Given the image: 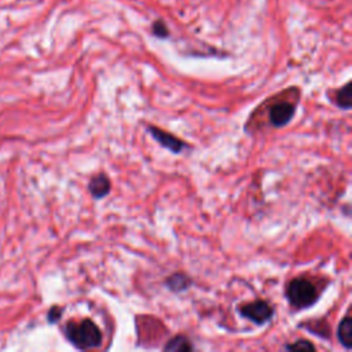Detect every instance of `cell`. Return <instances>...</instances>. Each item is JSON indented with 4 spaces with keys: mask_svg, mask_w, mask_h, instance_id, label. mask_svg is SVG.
<instances>
[{
    "mask_svg": "<svg viewBox=\"0 0 352 352\" xmlns=\"http://www.w3.org/2000/svg\"><path fill=\"white\" fill-rule=\"evenodd\" d=\"M337 337L340 344H342L344 348L351 349L352 346V318L346 315L338 324Z\"/></svg>",
    "mask_w": 352,
    "mask_h": 352,
    "instance_id": "obj_7",
    "label": "cell"
},
{
    "mask_svg": "<svg viewBox=\"0 0 352 352\" xmlns=\"http://www.w3.org/2000/svg\"><path fill=\"white\" fill-rule=\"evenodd\" d=\"M286 297L296 309L311 307L318 300L316 287L305 278H296L286 287Z\"/></svg>",
    "mask_w": 352,
    "mask_h": 352,
    "instance_id": "obj_2",
    "label": "cell"
},
{
    "mask_svg": "<svg viewBox=\"0 0 352 352\" xmlns=\"http://www.w3.org/2000/svg\"><path fill=\"white\" fill-rule=\"evenodd\" d=\"M166 287L170 289L172 292H183L186 289L190 287L191 285V279L186 275V274H182V272H176V274H172L166 280Z\"/></svg>",
    "mask_w": 352,
    "mask_h": 352,
    "instance_id": "obj_8",
    "label": "cell"
},
{
    "mask_svg": "<svg viewBox=\"0 0 352 352\" xmlns=\"http://www.w3.org/2000/svg\"><path fill=\"white\" fill-rule=\"evenodd\" d=\"M286 349L287 351H304V352H308V351H315V346L309 341H307V340H300V341H296L293 344L286 345Z\"/></svg>",
    "mask_w": 352,
    "mask_h": 352,
    "instance_id": "obj_11",
    "label": "cell"
},
{
    "mask_svg": "<svg viewBox=\"0 0 352 352\" xmlns=\"http://www.w3.org/2000/svg\"><path fill=\"white\" fill-rule=\"evenodd\" d=\"M165 351H192L194 346L184 336H176L168 341V344L164 346Z\"/></svg>",
    "mask_w": 352,
    "mask_h": 352,
    "instance_id": "obj_10",
    "label": "cell"
},
{
    "mask_svg": "<svg viewBox=\"0 0 352 352\" xmlns=\"http://www.w3.org/2000/svg\"><path fill=\"white\" fill-rule=\"evenodd\" d=\"M65 336L74 346L80 349L96 348L102 342V333L91 319L69 322L65 327Z\"/></svg>",
    "mask_w": 352,
    "mask_h": 352,
    "instance_id": "obj_1",
    "label": "cell"
},
{
    "mask_svg": "<svg viewBox=\"0 0 352 352\" xmlns=\"http://www.w3.org/2000/svg\"><path fill=\"white\" fill-rule=\"evenodd\" d=\"M336 103L344 110L351 109V106H352V85H351V82L345 84L341 89L337 91Z\"/></svg>",
    "mask_w": 352,
    "mask_h": 352,
    "instance_id": "obj_9",
    "label": "cell"
},
{
    "mask_svg": "<svg viewBox=\"0 0 352 352\" xmlns=\"http://www.w3.org/2000/svg\"><path fill=\"white\" fill-rule=\"evenodd\" d=\"M60 315H62V308L59 307H52L48 312V322L51 323H55L60 319Z\"/></svg>",
    "mask_w": 352,
    "mask_h": 352,
    "instance_id": "obj_13",
    "label": "cell"
},
{
    "mask_svg": "<svg viewBox=\"0 0 352 352\" xmlns=\"http://www.w3.org/2000/svg\"><path fill=\"white\" fill-rule=\"evenodd\" d=\"M153 32L155 36L158 37H165L168 36V30H166V26L162 23V22H155L153 25Z\"/></svg>",
    "mask_w": 352,
    "mask_h": 352,
    "instance_id": "obj_12",
    "label": "cell"
},
{
    "mask_svg": "<svg viewBox=\"0 0 352 352\" xmlns=\"http://www.w3.org/2000/svg\"><path fill=\"white\" fill-rule=\"evenodd\" d=\"M88 190L89 192L92 194V197L95 198H103L109 194L110 191V180L106 175L103 173H99V175H95L89 183H88Z\"/></svg>",
    "mask_w": 352,
    "mask_h": 352,
    "instance_id": "obj_6",
    "label": "cell"
},
{
    "mask_svg": "<svg viewBox=\"0 0 352 352\" xmlns=\"http://www.w3.org/2000/svg\"><path fill=\"white\" fill-rule=\"evenodd\" d=\"M148 132L162 147L168 148L169 151H172L175 154H177V153H180V151H183L186 148V143L183 140H180L179 138H176L175 135H172V133H169L166 131H162V129H160L157 126L150 125L148 126Z\"/></svg>",
    "mask_w": 352,
    "mask_h": 352,
    "instance_id": "obj_4",
    "label": "cell"
},
{
    "mask_svg": "<svg viewBox=\"0 0 352 352\" xmlns=\"http://www.w3.org/2000/svg\"><path fill=\"white\" fill-rule=\"evenodd\" d=\"M239 312L243 318L252 320L256 324L267 323L274 315L272 307L267 301H263V300H257V301L242 305L239 308Z\"/></svg>",
    "mask_w": 352,
    "mask_h": 352,
    "instance_id": "obj_3",
    "label": "cell"
},
{
    "mask_svg": "<svg viewBox=\"0 0 352 352\" xmlns=\"http://www.w3.org/2000/svg\"><path fill=\"white\" fill-rule=\"evenodd\" d=\"M296 113V109H294V104L293 103H289V102H279V103H275L271 109H270V113H268V117H270V122L276 126V128H280L283 125H286L294 116Z\"/></svg>",
    "mask_w": 352,
    "mask_h": 352,
    "instance_id": "obj_5",
    "label": "cell"
}]
</instances>
